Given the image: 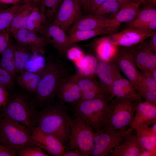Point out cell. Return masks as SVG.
I'll return each instance as SVG.
<instances>
[{
	"instance_id": "4316f807",
	"label": "cell",
	"mask_w": 156,
	"mask_h": 156,
	"mask_svg": "<svg viewBox=\"0 0 156 156\" xmlns=\"http://www.w3.org/2000/svg\"><path fill=\"white\" fill-rule=\"evenodd\" d=\"M138 138L143 150L156 153V133L150 126L135 128Z\"/></svg>"
},
{
	"instance_id": "f6af8a7d",
	"label": "cell",
	"mask_w": 156,
	"mask_h": 156,
	"mask_svg": "<svg viewBox=\"0 0 156 156\" xmlns=\"http://www.w3.org/2000/svg\"><path fill=\"white\" fill-rule=\"evenodd\" d=\"M150 39L148 41L149 44L153 51L156 52V31L153 32L150 37Z\"/></svg>"
},
{
	"instance_id": "ba28073f",
	"label": "cell",
	"mask_w": 156,
	"mask_h": 156,
	"mask_svg": "<svg viewBox=\"0 0 156 156\" xmlns=\"http://www.w3.org/2000/svg\"><path fill=\"white\" fill-rule=\"evenodd\" d=\"M127 130L102 129L96 132L90 155L112 156L115 148L124 141Z\"/></svg>"
},
{
	"instance_id": "2e32d148",
	"label": "cell",
	"mask_w": 156,
	"mask_h": 156,
	"mask_svg": "<svg viewBox=\"0 0 156 156\" xmlns=\"http://www.w3.org/2000/svg\"><path fill=\"white\" fill-rule=\"evenodd\" d=\"M108 97L110 101L115 97L127 99H141L136 86L131 81L123 77L114 82L109 91Z\"/></svg>"
},
{
	"instance_id": "4fadbf2b",
	"label": "cell",
	"mask_w": 156,
	"mask_h": 156,
	"mask_svg": "<svg viewBox=\"0 0 156 156\" xmlns=\"http://www.w3.org/2000/svg\"><path fill=\"white\" fill-rule=\"evenodd\" d=\"M31 138L36 145L46 151L51 155L62 156L65 148L58 139L46 133L37 127L31 131Z\"/></svg>"
},
{
	"instance_id": "d6a6232c",
	"label": "cell",
	"mask_w": 156,
	"mask_h": 156,
	"mask_svg": "<svg viewBox=\"0 0 156 156\" xmlns=\"http://www.w3.org/2000/svg\"><path fill=\"white\" fill-rule=\"evenodd\" d=\"M95 45L96 58L98 61L110 60L113 58L117 50L116 49L114 50L116 47L111 44L104 37L97 41Z\"/></svg>"
},
{
	"instance_id": "8d00e7d4",
	"label": "cell",
	"mask_w": 156,
	"mask_h": 156,
	"mask_svg": "<svg viewBox=\"0 0 156 156\" xmlns=\"http://www.w3.org/2000/svg\"><path fill=\"white\" fill-rule=\"evenodd\" d=\"M62 0H41L40 3L41 12L46 18H50L56 13Z\"/></svg>"
},
{
	"instance_id": "816d5d0a",
	"label": "cell",
	"mask_w": 156,
	"mask_h": 156,
	"mask_svg": "<svg viewBox=\"0 0 156 156\" xmlns=\"http://www.w3.org/2000/svg\"><path fill=\"white\" fill-rule=\"evenodd\" d=\"M151 76L153 80L156 82V68H154L152 71Z\"/></svg>"
},
{
	"instance_id": "5b68a950",
	"label": "cell",
	"mask_w": 156,
	"mask_h": 156,
	"mask_svg": "<svg viewBox=\"0 0 156 156\" xmlns=\"http://www.w3.org/2000/svg\"><path fill=\"white\" fill-rule=\"evenodd\" d=\"M0 144L17 151L30 146H37L30 130L17 122L0 115Z\"/></svg>"
},
{
	"instance_id": "7a4b0ae2",
	"label": "cell",
	"mask_w": 156,
	"mask_h": 156,
	"mask_svg": "<svg viewBox=\"0 0 156 156\" xmlns=\"http://www.w3.org/2000/svg\"><path fill=\"white\" fill-rule=\"evenodd\" d=\"M69 73L68 68L62 61L52 58L46 59L35 94L37 107L42 108L54 102L59 85L64 79L70 75Z\"/></svg>"
},
{
	"instance_id": "cb8c5ba5",
	"label": "cell",
	"mask_w": 156,
	"mask_h": 156,
	"mask_svg": "<svg viewBox=\"0 0 156 156\" xmlns=\"http://www.w3.org/2000/svg\"><path fill=\"white\" fill-rule=\"evenodd\" d=\"M130 49L136 65L141 71L152 56L156 53L151 48L148 41L145 40Z\"/></svg>"
},
{
	"instance_id": "3957f363",
	"label": "cell",
	"mask_w": 156,
	"mask_h": 156,
	"mask_svg": "<svg viewBox=\"0 0 156 156\" xmlns=\"http://www.w3.org/2000/svg\"><path fill=\"white\" fill-rule=\"evenodd\" d=\"M9 94L0 115L18 122L31 131L35 127L37 105L35 96L23 92Z\"/></svg>"
},
{
	"instance_id": "8992f818",
	"label": "cell",
	"mask_w": 156,
	"mask_h": 156,
	"mask_svg": "<svg viewBox=\"0 0 156 156\" xmlns=\"http://www.w3.org/2000/svg\"><path fill=\"white\" fill-rule=\"evenodd\" d=\"M141 99L115 97L110 102V112L107 122L102 129L126 131L133 118L136 105Z\"/></svg>"
},
{
	"instance_id": "11a10c76",
	"label": "cell",
	"mask_w": 156,
	"mask_h": 156,
	"mask_svg": "<svg viewBox=\"0 0 156 156\" xmlns=\"http://www.w3.org/2000/svg\"><path fill=\"white\" fill-rule=\"evenodd\" d=\"M3 5H2V4H1L0 3V9L3 8Z\"/></svg>"
},
{
	"instance_id": "d6986e66",
	"label": "cell",
	"mask_w": 156,
	"mask_h": 156,
	"mask_svg": "<svg viewBox=\"0 0 156 156\" xmlns=\"http://www.w3.org/2000/svg\"><path fill=\"white\" fill-rule=\"evenodd\" d=\"M118 28L113 18L110 19L90 14L82 15L70 29L90 30L107 27Z\"/></svg>"
},
{
	"instance_id": "b9f144b4",
	"label": "cell",
	"mask_w": 156,
	"mask_h": 156,
	"mask_svg": "<svg viewBox=\"0 0 156 156\" xmlns=\"http://www.w3.org/2000/svg\"><path fill=\"white\" fill-rule=\"evenodd\" d=\"M17 152L14 149L0 144V156H14Z\"/></svg>"
},
{
	"instance_id": "9f6ffc18",
	"label": "cell",
	"mask_w": 156,
	"mask_h": 156,
	"mask_svg": "<svg viewBox=\"0 0 156 156\" xmlns=\"http://www.w3.org/2000/svg\"><path fill=\"white\" fill-rule=\"evenodd\" d=\"M1 104L0 103V109H1Z\"/></svg>"
},
{
	"instance_id": "681fc988",
	"label": "cell",
	"mask_w": 156,
	"mask_h": 156,
	"mask_svg": "<svg viewBox=\"0 0 156 156\" xmlns=\"http://www.w3.org/2000/svg\"><path fill=\"white\" fill-rule=\"evenodd\" d=\"M80 3L82 8L85 11L88 12V0H79Z\"/></svg>"
},
{
	"instance_id": "7402d4cb",
	"label": "cell",
	"mask_w": 156,
	"mask_h": 156,
	"mask_svg": "<svg viewBox=\"0 0 156 156\" xmlns=\"http://www.w3.org/2000/svg\"><path fill=\"white\" fill-rule=\"evenodd\" d=\"M137 88L141 97L146 101L156 104V82L151 76L139 72Z\"/></svg>"
},
{
	"instance_id": "9c48e42d",
	"label": "cell",
	"mask_w": 156,
	"mask_h": 156,
	"mask_svg": "<svg viewBox=\"0 0 156 156\" xmlns=\"http://www.w3.org/2000/svg\"><path fill=\"white\" fill-rule=\"evenodd\" d=\"M53 22L65 32L82 16L81 5L79 0H62Z\"/></svg>"
},
{
	"instance_id": "60d3db41",
	"label": "cell",
	"mask_w": 156,
	"mask_h": 156,
	"mask_svg": "<svg viewBox=\"0 0 156 156\" xmlns=\"http://www.w3.org/2000/svg\"><path fill=\"white\" fill-rule=\"evenodd\" d=\"M156 29V18L136 29L147 34H150Z\"/></svg>"
},
{
	"instance_id": "d4e9b609",
	"label": "cell",
	"mask_w": 156,
	"mask_h": 156,
	"mask_svg": "<svg viewBox=\"0 0 156 156\" xmlns=\"http://www.w3.org/2000/svg\"><path fill=\"white\" fill-rule=\"evenodd\" d=\"M43 71L36 73L25 71L16 76L17 83L27 92L35 94Z\"/></svg>"
},
{
	"instance_id": "f1b7e54d",
	"label": "cell",
	"mask_w": 156,
	"mask_h": 156,
	"mask_svg": "<svg viewBox=\"0 0 156 156\" xmlns=\"http://www.w3.org/2000/svg\"><path fill=\"white\" fill-rule=\"evenodd\" d=\"M33 6V5L31 4L25 3L15 15L8 30L10 34L19 29H26L27 21Z\"/></svg>"
},
{
	"instance_id": "f907efd6",
	"label": "cell",
	"mask_w": 156,
	"mask_h": 156,
	"mask_svg": "<svg viewBox=\"0 0 156 156\" xmlns=\"http://www.w3.org/2000/svg\"><path fill=\"white\" fill-rule=\"evenodd\" d=\"M22 2L24 3H30L33 5L38 4L41 0H21Z\"/></svg>"
},
{
	"instance_id": "1f68e13d",
	"label": "cell",
	"mask_w": 156,
	"mask_h": 156,
	"mask_svg": "<svg viewBox=\"0 0 156 156\" xmlns=\"http://www.w3.org/2000/svg\"><path fill=\"white\" fill-rule=\"evenodd\" d=\"M30 52L27 46L17 43L14 44V58L17 74L22 73L25 71V66Z\"/></svg>"
},
{
	"instance_id": "30bf717a",
	"label": "cell",
	"mask_w": 156,
	"mask_h": 156,
	"mask_svg": "<svg viewBox=\"0 0 156 156\" xmlns=\"http://www.w3.org/2000/svg\"><path fill=\"white\" fill-rule=\"evenodd\" d=\"M117 48L112 59L128 79L136 86L139 72L130 47Z\"/></svg>"
},
{
	"instance_id": "8fae6325",
	"label": "cell",
	"mask_w": 156,
	"mask_h": 156,
	"mask_svg": "<svg viewBox=\"0 0 156 156\" xmlns=\"http://www.w3.org/2000/svg\"><path fill=\"white\" fill-rule=\"evenodd\" d=\"M152 33L147 34L136 29L128 28L104 37L115 46L130 48L149 38Z\"/></svg>"
},
{
	"instance_id": "83f0119b",
	"label": "cell",
	"mask_w": 156,
	"mask_h": 156,
	"mask_svg": "<svg viewBox=\"0 0 156 156\" xmlns=\"http://www.w3.org/2000/svg\"><path fill=\"white\" fill-rule=\"evenodd\" d=\"M142 6L134 18L128 23V28L137 29L156 18L155 7Z\"/></svg>"
},
{
	"instance_id": "44dd1931",
	"label": "cell",
	"mask_w": 156,
	"mask_h": 156,
	"mask_svg": "<svg viewBox=\"0 0 156 156\" xmlns=\"http://www.w3.org/2000/svg\"><path fill=\"white\" fill-rule=\"evenodd\" d=\"M118 28L107 27L94 29H70L68 35V49L75 44L100 35H108L117 32Z\"/></svg>"
},
{
	"instance_id": "484cf974",
	"label": "cell",
	"mask_w": 156,
	"mask_h": 156,
	"mask_svg": "<svg viewBox=\"0 0 156 156\" xmlns=\"http://www.w3.org/2000/svg\"><path fill=\"white\" fill-rule=\"evenodd\" d=\"M46 18L38 7V4L33 5L32 11L28 18L27 28L30 31L42 34L45 27Z\"/></svg>"
},
{
	"instance_id": "277c9868",
	"label": "cell",
	"mask_w": 156,
	"mask_h": 156,
	"mask_svg": "<svg viewBox=\"0 0 156 156\" xmlns=\"http://www.w3.org/2000/svg\"><path fill=\"white\" fill-rule=\"evenodd\" d=\"M110 101L107 97L80 100L73 105L74 113L88 122L96 132L105 125L110 112Z\"/></svg>"
},
{
	"instance_id": "db71d44e",
	"label": "cell",
	"mask_w": 156,
	"mask_h": 156,
	"mask_svg": "<svg viewBox=\"0 0 156 156\" xmlns=\"http://www.w3.org/2000/svg\"><path fill=\"white\" fill-rule=\"evenodd\" d=\"M140 0H129V1L133 2L134 3H137Z\"/></svg>"
},
{
	"instance_id": "603a6c76",
	"label": "cell",
	"mask_w": 156,
	"mask_h": 156,
	"mask_svg": "<svg viewBox=\"0 0 156 156\" xmlns=\"http://www.w3.org/2000/svg\"><path fill=\"white\" fill-rule=\"evenodd\" d=\"M143 0L137 3L129 1L122 6L113 19L117 26L119 27L123 23H129L135 17Z\"/></svg>"
},
{
	"instance_id": "ffe728a7",
	"label": "cell",
	"mask_w": 156,
	"mask_h": 156,
	"mask_svg": "<svg viewBox=\"0 0 156 156\" xmlns=\"http://www.w3.org/2000/svg\"><path fill=\"white\" fill-rule=\"evenodd\" d=\"M58 99L73 105L81 99V93L71 75L64 79L57 89Z\"/></svg>"
},
{
	"instance_id": "f5cc1de1",
	"label": "cell",
	"mask_w": 156,
	"mask_h": 156,
	"mask_svg": "<svg viewBox=\"0 0 156 156\" xmlns=\"http://www.w3.org/2000/svg\"><path fill=\"white\" fill-rule=\"evenodd\" d=\"M119 3L120 8L126 3L129 1V0H116Z\"/></svg>"
},
{
	"instance_id": "ee69618b",
	"label": "cell",
	"mask_w": 156,
	"mask_h": 156,
	"mask_svg": "<svg viewBox=\"0 0 156 156\" xmlns=\"http://www.w3.org/2000/svg\"><path fill=\"white\" fill-rule=\"evenodd\" d=\"M9 94L8 91L0 85V103L2 106L5 105L8 101Z\"/></svg>"
},
{
	"instance_id": "ab89813d",
	"label": "cell",
	"mask_w": 156,
	"mask_h": 156,
	"mask_svg": "<svg viewBox=\"0 0 156 156\" xmlns=\"http://www.w3.org/2000/svg\"><path fill=\"white\" fill-rule=\"evenodd\" d=\"M10 35L8 31L0 33V54H1L11 42Z\"/></svg>"
},
{
	"instance_id": "6da1fadb",
	"label": "cell",
	"mask_w": 156,
	"mask_h": 156,
	"mask_svg": "<svg viewBox=\"0 0 156 156\" xmlns=\"http://www.w3.org/2000/svg\"><path fill=\"white\" fill-rule=\"evenodd\" d=\"M71 120L63 102L58 100L38 110L35 127L53 135L64 144L69 140Z\"/></svg>"
},
{
	"instance_id": "7dc6e473",
	"label": "cell",
	"mask_w": 156,
	"mask_h": 156,
	"mask_svg": "<svg viewBox=\"0 0 156 156\" xmlns=\"http://www.w3.org/2000/svg\"><path fill=\"white\" fill-rule=\"evenodd\" d=\"M141 5L156 8V0H143Z\"/></svg>"
},
{
	"instance_id": "d590c367",
	"label": "cell",
	"mask_w": 156,
	"mask_h": 156,
	"mask_svg": "<svg viewBox=\"0 0 156 156\" xmlns=\"http://www.w3.org/2000/svg\"><path fill=\"white\" fill-rule=\"evenodd\" d=\"M120 8V5L116 0H106L92 14L112 19L114 17Z\"/></svg>"
},
{
	"instance_id": "7bdbcfd3",
	"label": "cell",
	"mask_w": 156,
	"mask_h": 156,
	"mask_svg": "<svg viewBox=\"0 0 156 156\" xmlns=\"http://www.w3.org/2000/svg\"><path fill=\"white\" fill-rule=\"evenodd\" d=\"M106 0H88V12L93 14L96 9Z\"/></svg>"
},
{
	"instance_id": "f35d334b",
	"label": "cell",
	"mask_w": 156,
	"mask_h": 156,
	"mask_svg": "<svg viewBox=\"0 0 156 156\" xmlns=\"http://www.w3.org/2000/svg\"><path fill=\"white\" fill-rule=\"evenodd\" d=\"M14 77L6 70L0 66V85L8 90L14 85Z\"/></svg>"
},
{
	"instance_id": "c3c4849f",
	"label": "cell",
	"mask_w": 156,
	"mask_h": 156,
	"mask_svg": "<svg viewBox=\"0 0 156 156\" xmlns=\"http://www.w3.org/2000/svg\"><path fill=\"white\" fill-rule=\"evenodd\" d=\"M21 0H0V3L2 5L12 4V5L20 3Z\"/></svg>"
},
{
	"instance_id": "7c38bea8",
	"label": "cell",
	"mask_w": 156,
	"mask_h": 156,
	"mask_svg": "<svg viewBox=\"0 0 156 156\" xmlns=\"http://www.w3.org/2000/svg\"><path fill=\"white\" fill-rule=\"evenodd\" d=\"M96 73L100 79V86L107 97L114 82L122 77L119 68L112 59L108 61H98Z\"/></svg>"
},
{
	"instance_id": "ac0fdd59",
	"label": "cell",
	"mask_w": 156,
	"mask_h": 156,
	"mask_svg": "<svg viewBox=\"0 0 156 156\" xmlns=\"http://www.w3.org/2000/svg\"><path fill=\"white\" fill-rule=\"evenodd\" d=\"M17 43L27 46L31 51L45 52L49 43L43 36H39L27 29H21L12 34Z\"/></svg>"
},
{
	"instance_id": "e0dca14e",
	"label": "cell",
	"mask_w": 156,
	"mask_h": 156,
	"mask_svg": "<svg viewBox=\"0 0 156 156\" xmlns=\"http://www.w3.org/2000/svg\"><path fill=\"white\" fill-rule=\"evenodd\" d=\"M143 150L135 131L129 127L124 141L115 148L112 156H140Z\"/></svg>"
},
{
	"instance_id": "74e56055",
	"label": "cell",
	"mask_w": 156,
	"mask_h": 156,
	"mask_svg": "<svg viewBox=\"0 0 156 156\" xmlns=\"http://www.w3.org/2000/svg\"><path fill=\"white\" fill-rule=\"evenodd\" d=\"M17 154L18 156H48L37 146H30L22 148L17 151Z\"/></svg>"
},
{
	"instance_id": "836d02e7",
	"label": "cell",
	"mask_w": 156,
	"mask_h": 156,
	"mask_svg": "<svg viewBox=\"0 0 156 156\" xmlns=\"http://www.w3.org/2000/svg\"><path fill=\"white\" fill-rule=\"evenodd\" d=\"M45 54V52L31 51L25 71L36 73L42 72L46 63Z\"/></svg>"
},
{
	"instance_id": "e575fe53",
	"label": "cell",
	"mask_w": 156,
	"mask_h": 156,
	"mask_svg": "<svg viewBox=\"0 0 156 156\" xmlns=\"http://www.w3.org/2000/svg\"><path fill=\"white\" fill-rule=\"evenodd\" d=\"M0 66L8 71L14 78L17 72L14 55V44L11 42L1 54Z\"/></svg>"
},
{
	"instance_id": "4dcf8cb0",
	"label": "cell",
	"mask_w": 156,
	"mask_h": 156,
	"mask_svg": "<svg viewBox=\"0 0 156 156\" xmlns=\"http://www.w3.org/2000/svg\"><path fill=\"white\" fill-rule=\"evenodd\" d=\"M25 4H14L7 8L0 9V33L8 31L14 17Z\"/></svg>"
},
{
	"instance_id": "9a60e30c",
	"label": "cell",
	"mask_w": 156,
	"mask_h": 156,
	"mask_svg": "<svg viewBox=\"0 0 156 156\" xmlns=\"http://www.w3.org/2000/svg\"><path fill=\"white\" fill-rule=\"evenodd\" d=\"M156 122V104L145 101L136 106L133 121L129 127L135 128L150 126Z\"/></svg>"
},
{
	"instance_id": "52a82bcc",
	"label": "cell",
	"mask_w": 156,
	"mask_h": 156,
	"mask_svg": "<svg viewBox=\"0 0 156 156\" xmlns=\"http://www.w3.org/2000/svg\"><path fill=\"white\" fill-rule=\"evenodd\" d=\"M73 116L70 124L68 150H77L81 156H90L96 132L80 116L75 113Z\"/></svg>"
},
{
	"instance_id": "f546056e",
	"label": "cell",
	"mask_w": 156,
	"mask_h": 156,
	"mask_svg": "<svg viewBox=\"0 0 156 156\" xmlns=\"http://www.w3.org/2000/svg\"><path fill=\"white\" fill-rule=\"evenodd\" d=\"M71 76L79 88L81 94L85 91L102 90L99 82L96 79L95 76L86 75L79 72Z\"/></svg>"
},
{
	"instance_id": "bcb514c9",
	"label": "cell",
	"mask_w": 156,
	"mask_h": 156,
	"mask_svg": "<svg viewBox=\"0 0 156 156\" xmlns=\"http://www.w3.org/2000/svg\"><path fill=\"white\" fill-rule=\"evenodd\" d=\"M81 156L78 150L76 149L69 150L64 151L62 156Z\"/></svg>"
},
{
	"instance_id": "5bb4252c",
	"label": "cell",
	"mask_w": 156,
	"mask_h": 156,
	"mask_svg": "<svg viewBox=\"0 0 156 156\" xmlns=\"http://www.w3.org/2000/svg\"><path fill=\"white\" fill-rule=\"evenodd\" d=\"M64 31L53 22L45 26L42 34L49 43L52 44L59 55L65 54L68 49V38Z\"/></svg>"
}]
</instances>
